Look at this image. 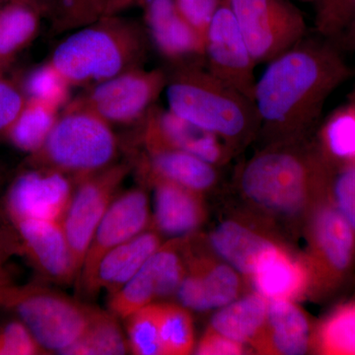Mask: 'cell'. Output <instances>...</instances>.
<instances>
[{
    "instance_id": "obj_1",
    "label": "cell",
    "mask_w": 355,
    "mask_h": 355,
    "mask_svg": "<svg viewBox=\"0 0 355 355\" xmlns=\"http://www.w3.org/2000/svg\"><path fill=\"white\" fill-rule=\"evenodd\" d=\"M352 73L330 40L303 39L268 62L254 96L266 146L305 139L328 98Z\"/></svg>"
},
{
    "instance_id": "obj_2",
    "label": "cell",
    "mask_w": 355,
    "mask_h": 355,
    "mask_svg": "<svg viewBox=\"0 0 355 355\" xmlns=\"http://www.w3.org/2000/svg\"><path fill=\"white\" fill-rule=\"evenodd\" d=\"M333 173L305 139L266 146L243 167L240 188L261 209L279 216L308 214L328 190Z\"/></svg>"
},
{
    "instance_id": "obj_3",
    "label": "cell",
    "mask_w": 355,
    "mask_h": 355,
    "mask_svg": "<svg viewBox=\"0 0 355 355\" xmlns=\"http://www.w3.org/2000/svg\"><path fill=\"white\" fill-rule=\"evenodd\" d=\"M168 109L237 149L259 135L256 105L198 64L177 65L167 73Z\"/></svg>"
},
{
    "instance_id": "obj_4",
    "label": "cell",
    "mask_w": 355,
    "mask_h": 355,
    "mask_svg": "<svg viewBox=\"0 0 355 355\" xmlns=\"http://www.w3.org/2000/svg\"><path fill=\"white\" fill-rule=\"evenodd\" d=\"M147 42L146 30L114 14L70 33L50 62L70 85L92 86L142 67Z\"/></svg>"
},
{
    "instance_id": "obj_5",
    "label": "cell",
    "mask_w": 355,
    "mask_h": 355,
    "mask_svg": "<svg viewBox=\"0 0 355 355\" xmlns=\"http://www.w3.org/2000/svg\"><path fill=\"white\" fill-rule=\"evenodd\" d=\"M119 140L111 123L83 104L70 103L38 153L36 167L64 173L74 183L114 164Z\"/></svg>"
},
{
    "instance_id": "obj_6",
    "label": "cell",
    "mask_w": 355,
    "mask_h": 355,
    "mask_svg": "<svg viewBox=\"0 0 355 355\" xmlns=\"http://www.w3.org/2000/svg\"><path fill=\"white\" fill-rule=\"evenodd\" d=\"M0 308L12 312L46 352H62L87 330L96 307L35 284L0 286Z\"/></svg>"
},
{
    "instance_id": "obj_7",
    "label": "cell",
    "mask_w": 355,
    "mask_h": 355,
    "mask_svg": "<svg viewBox=\"0 0 355 355\" xmlns=\"http://www.w3.org/2000/svg\"><path fill=\"white\" fill-rule=\"evenodd\" d=\"M308 296L333 297L355 273V233L331 200L330 187L308 212Z\"/></svg>"
},
{
    "instance_id": "obj_8",
    "label": "cell",
    "mask_w": 355,
    "mask_h": 355,
    "mask_svg": "<svg viewBox=\"0 0 355 355\" xmlns=\"http://www.w3.org/2000/svg\"><path fill=\"white\" fill-rule=\"evenodd\" d=\"M257 64L270 62L305 39L304 16L291 0H228Z\"/></svg>"
},
{
    "instance_id": "obj_9",
    "label": "cell",
    "mask_w": 355,
    "mask_h": 355,
    "mask_svg": "<svg viewBox=\"0 0 355 355\" xmlns=\"http://www.w3.org/2000/svg\"><path fill=\"white\" fill-rule=\"evenodd\" d=\"M167 76L162 69L135 67L91 86L79 100L111 125H132L153 108Z\"/></svg>"
},
{
    "instance_id": "obj_10",
    "label": "cell",
    "mask_w": 355,
    "mask_h": 355,
    "mask_svg": "<svg viewBox=\"0 0 355 355\" xmlns=\"http://www.w3.org/2000/svg\"><path fill=\"white\" fill-rule=\"evenodd\" d=\"M130 171V165L114 163L76 184L62 223L73 254L78 277L93 236Z\"/></svg>"
},
{
    "instance_id": "obj_11",
    "label": "cell",
    "mask_w": 355,
    "mask_h": 355,
    "mask_svg": "<svg viewBox=\"0 0 355 355\" xmlns=\"http://www.w3.org/2000/svg\"><path fill=\"white\" fill-rule=\"evenodd\" d=\"M203 62L210 74L254 102L257 64L228 0L222 1L205 33Z\"/></svg>"
},
{
    "instance_id": "obj_12",
    "label": "cell",
    "mask_w": 355,
    "mask_h": 355,
    "mask_svg": "<svg viewBox=\"0 0 355 355\" xmlns=\"http://www.w3.org/2000/svg\"><path fill=\"white\" fill-rule=\"evenodd\" d=\"M182 249L181 242L161 245L132 279L109 296L110 312L125 320L156 299L177 294L187 272Z\"/></svg>"
},
{
    "instance_id": "obj_13",
    "label": "cell",
    "mask_w": 355,
    "mask_h": 355,
    "mask_svg": "<svg viewBox=\"0 0 355 355\" xmlns=\"http://www.w3.org/2000/svg\"><path fill=\"white\" fill-rule=\"evenodd\" d=\"M149 224L150 207L144 189H130L114 198L93 236L77 279L84 293L103 257L144 232Z\"/></svg>"
},
{
    "instance_id": "obj_14",
    "label": "cell",
    "mask_w": 355,
    "mask_h": 355,
    "mask_svg": "<svg viewBox=\"0 0 355 355\" xmlns=\"http://www.w3.org/2000/svg\"><path fill=\"white\" fill-rule=\"evenodd\" d=\"M73 180L64 173L38 167L15 180L7 195L12 222L23 219L64 220L73 196Z\"/></svg>"
},
{
    "instance_id": "obj_15",
    "label": "cell",
    "mask_w": 355,
    "mask_h": 355,
    "mask_svg": "<svg viewBox=\"0 0 355 355\" xmlns=\"http://www.w3.org/2000/svg\"><path fill=\"white\" fill-rule=\"evenodd\" d=\"M144 121L142 139L146 150L177 149L216 166L227 160L230 150L217 135L180 118L169 109L154 106Z\"/></svg>"
},
{
    "instance_id": "obj_16",
    "label": "cell",
    "mask_w": 355,
    "mask_h": 355,
    "mask_svg": "<svg viewBox=\"0 0 355 355\" xmlns=\"http://www.w3.org/2000/svg\"><path fill=\"white\" fill-rule=\"evenodd\" d=\"M13 224L23 252L43 277L60 284H69L78 279L62 222L23 219Z\"/></svg>"
},
{
    "instance_id": "obj_17",
    "label": "cell",
    "mask_w": 355,
    "mask_h": 355,
    "mask_svg": "<svg viewBox=\"0 0 355 355\" xmlns=\"http://www.w3.org/2000/svg\"><path fill=\"white\" fill-rule=\"evenodd\" d=\"M146 34L163 58L177 65L205 58V40L184 19L175 0H146Z\"/></svg>"
},
{
    "instance_id": "obj_18",
    "label": "cell",
    "mask_w": 355,
    "mask_h": 355,
    "mask_svg": "<svg viewBox=\"0 0 355 355\" xmlns=\"http://www.w3.org/2000/svg\"><path fill=\"white\" fill-rule=\"evenodd\" d=\"M250 279L268 301H294L308 296L310 273L304 257L292 256L275 243L261 254Z\"/></svg>"
},
{
    "instance_id": "obj_19",
    "label": "cell",
    "mask_w": 355,
    "mask_h": 355,
    "mask_svg": "<svg viewBox=\"0 0 355 355\" xmlns=\"http://www.w3.org/2000/svg\"><path fill=\"white\" fill-rule=\"evenodd\" d=\"M154 189L156 230L178 238L190 234L205 220L202 193L166 180L146 179Z\"/></svg>"
},
{
    "instance_id": "obj_20",
    "label": "cell",
    "mask_w": 355,
    "mask_h": 355,
    "mask_svg": "<svg viewBox=\"0 0 355 355\" xmlns=\"http://www.w3.org/2000/svg\"><path fill=\"white\" fill-rule=\"evenodd\" d=\"M161 245L158 231L147 228L132 239L114 248L100 261L85 293L95 295L104 289L109 296L113 295L139 272Z\"/></svg>"
},
{
    "instance_id": "obj_21",
    "label": "cell",
    "mask_w": 355,
    "mask_h": 355,
    "mask_svg": "<svg viewBox=\"0 0 355 355\" xmlns=\"http://www.w3.org/2000/svg\"><path fill=\"white\" fill-rule=\"evenodd\" d=\"M312 334L307 316L292 301H268L265 328L253 347L263 354L300 355L309 350Z\"/></svg>"
},
{
    "instance_id": "obj_22",
    "label": "cell",
    "mask_w": 355,
    "mask_h": 355,
    "mask_svg": "<svg viewBox=\"0 0 355 355\" xmlns=\"http://www.w3.org/2000/svg\"><path fill=\"white\" fill-rule=\"evenodd\" d=\"M141 174L146 179L157 178L203 193L217 182L216 165L193 154L177 149L146 150Z\"/></svg>"
},
{
    "instance_id": "obj_23",
    "label": "cell",
    "mask_w": 355,
    "mask_h": 355,
    "mask_svg": "<svg viewBox=\"0 0 355 355\" xmlns=\"http://www.w3.org/2000/svg\"><path fill=\"white\" fill-rule=\"evenodd\" d=\"M210 244L236 270L251 277L261 254L275 244L268 236L239 221L228 220L214 229Z\"/></svg>"
},
{
    "instance_id": "obj_24",
    "label": "cell",
    "mask_w": 355,
    "mask_h": 355,
    "mask_svg": "<svg viewBox=\"0 0 355 355\" xmlns=\"http://www.w3.org/2000/svg\"><path fill=\"white\" fill-rule=\"evenodd\" d=\"M268 310V301L254 292L221 307L211 318L209 329L253 347L265 328Z\"/></svg>"
},
{
    "instance_id": "obj_25",
    "label": "cell",
    "mask_w": 355,
    "mask_h": 355,
    "mask_svg": "<svg viewBox=\"0 0 355 355\" xmlns=\"http://www.w3.org/2000/svg\"><path fill=\"white\" fill-rule=\"evenodd\" d=\"M43 15V9L24 0H0V62L35 38Z\"/></svg>"
},
{
    "instance_id": "obj_26",
    "label": "cell",
    "mask_w": 355,
    "mask_h": 355,
    "mask_svg": "<svg viewBox=\"0 0 355 355\" xmlns=\"http://www.w3.org/2000/svg\"><path fill=\"white\" fill-rule=\"evenodd\" d=\"M318 150L331 167L355 163V104L349 102L327 118L319 130Z\"/></svg>"
},
{
    "instance_id": "obj_27",
    "label": "cell",
    "mask_w": 355,
    "mask_h": 355,
    "mask_svg": "<svg viewBox=\"0 0 355 355\" xmlns=\"http://www.w3.org/2000/svg\"><path fill=\"white\" fill-rule=\"evenodd\" d=\"M127 336L118 317L110 311L96 308L87 330L62 352L67 355H121L127 354Z\"/></svg>"
},
{
    "instance_id": "obj_28",
    "label": "cell",
    "mask_w": 355,
    "mask_h": 355,
    "mask_svg": "<svg viewBox=\"0 0 355 355\" xmlns=\"http://www.w3.org/2000/svg\"><path fill=\"white\" fill-rule=\"evenodd\" d=\"M318 354L355 355V301L336 307L312 334Z\"/></svg>"
},
{
    "instance_id": "obj_29",
    "label": "cell",
    "mask_w": 355,
    "mask_h": 355,
    "mask_svg": "<svg viewBox=\"0 0 355 355\" xmlns=\"http://www.w3.org/2000/svg\"><path fill=\"white\" fill-rule=\"evenodd\" d=\"M58 116V109L27 99L24 108L6 135L21 150L31 154L38 153L48 139Z\"/></svg>"
},
{
    "instance_id": "obj_30",
    "label": "cell",
    "mask_w": 355,
    "mask_h": 355,
    "mask_svg": "<svg viewBox=\"0 0 355 355\" xmlns=\"http://www.w3.org/2000/svg\"><path fill=\"white\" fill-rule=\"evenodd\" d=\"M189 268L200 277L209 310L233 302L241 291V280L237 270L227 263L202 257L191 260Z\"/></svg>"
},
{
    "instance_id": "obj_31",
    "label": "cell",
    "mask_w": 355,
    "mask_h": 355,
    "mask_svg": "<svg viewBox=\"0 0 355 355\" xmlns=\"http://www.w3.org/2000/svg\"><path fill=\"white\" fill-rule=\"evenodd\" d=\"M46 15L53 34H67L114 15L113 0H51Z\"/></svg>"
},
{
    "instance_id": "obj_32",
    "label": "cell",
    "mask_w": 355,
    "mask_h": 355,
    "mask_svg": "<svg viewBox=\"0 0 355 355\" xmlns=\"http://www.w3.org/2000/svg\"><path fill=\"white\" fill-rule=\"evenodd\" d=\"M160 340L163 354L187 355L193 352V319L183 305L160 303Z\"/></svg>"
},
{
    "instance_id": "obj_33",
    "label": "cell",
    "mask_w": 355,
    "mask_h": 355,
    "mask_svg": "<svg viewBox=\"0 0 355 355\" xmlns=\"http://www.w3.org/2000/svg\"><path fill=\"white\" fill-rule=\"evenodd\" d=\"M128 349L137 355L163 354L160 340V303H153L125 318Z\"/></svg>"
},
{
    "instance_id": "obj_34",
    "label": "cell",
    "mask_w": 355,
    "mask_h": 355,
    "mask_svg": "<svg viewBox=\"0 0 355 355\" xmlns=\"http://www.w3.org/2000/svg\"><path fill=\"white\" fill-rule=\"evenodd\" d=\"M70 87L71 85L50 60L48 64L33 70L25 83L27 99L42 102L58 110L67 102Z\"/></svg>"
},
{
    "instance_id": "obj_35",
    "label": "cell",
    "mask_w": 355,
    "mask_h": 355,
    "mask_svg": "<svg viewBox=\"0 0 355 355\" xmlns=\"http://www.w3.org/2000/svg\"><path fill=\"white\" fill-rule=\"evenodd\" d=\"M316 27L333 42L345 37L355 22V0H318Z\"/></svg>"
},
{
    "instance_id": "obj_36",
    "label": "cell",
    "mask_w": 355,
    "mask_h": 355,
    "mask_svg": "<svg viewBox=\"0 0 355 355\" xmlns=\"http://www.w3.org/2000/svg\"><path fill=\"white\" fill-rule=\"evenodd\" d=\"M330 196L355 233V163L333 169Z\"/></svg>"
},
{
    "instance_id": "obj_37",
    "label": "cell",
    "mask_w": 355,
    "mask_h": 355,
    "mask_svg": "<svg viewBox=\"0 0 355 355\" xmlns=\"http://www.w3.org/2000/svg\"><path fill=\"white\" fill-rule=\"evenodd\" d=\"M19 320L0 327V355L46 354Z\"/></svg>"
},
{
    "instance_id": "obj_38",
    "label": "cell",
    "mask_w": 355,
    "mask_h": 355,
    "mask_svg": "<svg viewBox=\"0 0 355 355\" xmlns=\"http://www.w3.org/2000/svg\"><path fill=\"white\" fill-rule=\"evenodd\" d=\"M223 0H175L184 19L205 40L209 23Z\"/></svg>"
},
{
    "instance_id": "obj_39",
    "label": "cell",
    "mask_w": 355,
    "mask_h": 355,
    "mask_svg": "<svg viewBox=\"0 0 355 355\" xmlns=\"http://www.w3.org/2000/svg\"><path fill=\"white\" fill-rule=\"evenodd\" d=\"M27 98L13 83L0 78V133L8 132L24 108Z\"/></svg>"
},
{
    "instance_id": "obj_40",
    "label": "cell",
    "mask_w": 355,
    "mask_h": 355,
    "mask_svg": "<svg viewBox=\"0 0 355 355\" xmlns=\"http://www.w3.org/2000/svg\"><path fill=\"white\" fill-rule=\"evenodd\" d=\"M245 352L243 343L231 340L209 329L198 343L196 354L198 355H239Z\"/></svg>"
},
{
    "instance_id": "obj_41",
    "label": "cell",
    "mask_w": 355,
    "mask_h": 355,
    "mask_svg": "<svg viewBox=\"0 0 355 355\" xmlns=\"http://www.w3.org/2000/svg\"><path fill=\"white\" fill-rule=\"evenodd\" d=\"M10 242L3 236L0 234V266H2V261L4 260V257H6L7 251L10 249Z\"/></svg>"
},
{
    "instance_id": "obj_42",
    "label": "cell",
    "mask_w": 355,
    "mask_h": 355,
    "mask_svg": "<svg viewBox=\"0 0 355 355\" xmlns=\"http://www.w3.org/2000/svg\"><path fill=\"white\" fill-rule=\"evenodd\" d=\"M24 1L30 2V3L34 4V6L40 7L43 9L44 15H46V7L50 3L51 0H24Z\"/></svg>"
},
{
    "instance_id": "obj_43",
    "label": "cell",
    "mask_w": 355,
    "mask_h": 355,
    "mask_svg": "<svg viewBox=\"0 0 355 355\" xmlns=\"http://www.w3.org/2000/svg\"><path fill=\"white\" fill-rule=\"evenodd\" d=\"M7 282H9L8 277H7V272L4 270L3 266H0V286L7 284Z\"/></svg>"
},
{
    "instance_id": "obj_44",
    "label": "cell",
    "mask_w": 355,
    "mask_h": 355,
    "mask_svg": "<svg viewBox=\"0 0 355 355\" xmlns=\"http://www.w3.org/2000/svg\"><path fill=\"white\" fill-rule=\"evenodd\" d=\"M347 38H350V41H352V46L355 48V22L352 27L350 28L349 32L347 33Z\"/></svg>"
},
{
    "instance_id": "obj_45",
    "label": "cell",
    "mask_w": 355,
    "mask_h": 355,
    "mask_svg": "<svg viewBox=\"0 0 355 355\" xmlns=\"http://www.w3.org/2000/svg\"><path fill=\"white\" fill-rule=\"evenodd\" d=\"M146 0H128V6H132V4H142Z\"/></svg>"
},
{
    "instance_id": "obj_46",
    "label": "cell",
    "mask_w": 355,
    "mask_h": 355,
    "mask_svg": "<svg viewBox=\"0 0 355 355\" xmlns=\"http://www.w3.org/2000/svg\"><path fill=\"white\" fill-rule=\"evenodd\" d=\"M350 102L354 103L355 104V88L354 92H352V98H350Z\"/></svg>"
},
{
    "instance_id": "obj_47",
    "label": "cell",
    "mask_w": 355,
    "mask_h": 355,
    "mask_svg": "<svg viewBox=\"0 0 355 355\" xmlns=\"http://www.w3.org/2000/svg\"><path fill=\"white\" fill-rule=\"evenodd\" d=\"M303 1H315V2H317L318 0H303Z\"/></svg>"
}]
</instances>
